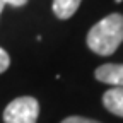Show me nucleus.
<instances>
[{"instance_id": "39448f33", "label": "nucleus", "mask_w": 123, "mask_h": 123, "mask_svg": "<svg viewBox=\"0 0 123 123\" xmlns=\"http://www.w3.org/2000/svg\"><path fill=\"white\" fill-rule=\"evenodd\" d=\"M82 0H53V12L58 19H70L77 12Z\"/></svg>"}, {"instance_id": "20e7f679", "label": "nucleus", "mask_w": 123, "mask_h": 123, "mask_svg": "<svg viewBox=\"0 0 123 123\" xmlns=\"http://www.w3.org/2000/svg\"><path fill=\"white\" fill-rule=\"evenodd\" d=\"M103 104L110 113L123 118V87L113 86L103 94Z\"/></svg>"}, {"instance_id": "f03ea898", "label": "nucleus", "mask_w": 123, "mask_h": 123, "mask_svg": "<svg viewBox=\"0 0 123 123\" xmlns=\"http://www.w3.org/2000/svg\"><path fill=\"white\" fill-rule=\"evenodd\" d=\"M39 103L33 96H21L10 101L4 111V123H36Z\"/></svg>"}, {"instance_id": "423d86ee", "label": "nucleus", "mask_w": 123, "mask_h": 123, "mask_svg": "<svg viewBox=\"0 0 123 123\" xmlns=\"http://www.w3.org/2000/svg\"><path fill=\"white\" fill-rule=\"evenodd\" d=\"M10 65V56L9 53L4 50V48H0V74H4Z\"/></svg>"}, {"instance_id": "0eeeda50", "label": "nucleus", "mask_w": 123, "mask_h": 123, "mask_svg": "<svg viewBox=\"0 0 123 123\" xmlns=\"http://www.w3.org/2000/svg\"><path fill=\"white\" fill-rule=\"evenodd\" d=\"M27 4V0H0V14H2L5 5H12V7H22Z\"/></svg>"}, {"instance_id": "f257e3e1", "label": "nucleus", "mask_w": 123, "mask_h": 123, "mask_svg": "<svg viewBox=\"0 0 123 123\" xmlns=\"http://www.w3.org/2000/svg\"><path fill=\"white\" fill-rule=\"evenodd\" d=\"M123 43V15L110 14L87 33V46L96 55L108 56L113 55L116 48Z\"/></svg>"}, {"instance_id": "7ed1b4c3", "label": "nucleus", "mask_w": 123, "mask_h": 123, "mask_svg": "<svg viewBox=\"0 0 123 123\" xmlns=\"http://www.w3.org/2000/svg\"><path fill=\"white\" fill-rule=\"evenodd\" d=\"M94 75L99 82L123 87V63H104L96 68Z\"/></svg>"}, {"instance_id": "6e6552de", "label": "nucleus", "mask_w": 123, "mask_h": 123, "mask_svg": "<svg viewBox=\"0 0 123 123\" xmlns=\"http://www.w3.org/2000/svg\"><path fill=\"white\" fill-rule=\"evenodd\" d=\"M62 123H99V121L91 120V118H84V116H68Z\"/></svg>"}]
</instances>
